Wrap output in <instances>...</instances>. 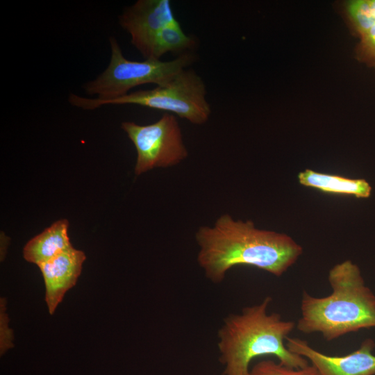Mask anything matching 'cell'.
I'll list each match as a JSON object with an SVG mask.
<instances>
[{"mask_svg": "<svg viewBox=\"0 0 375 375\" xmlns=\"http://www.w3.org/2000/svg\"><path fill=\"white\" fill-rule=\"evenodd\" d=\"M298 181L303 186L326 193L351 195L363 199L368 198L372 193V186L365 179L350 178L308 169L299 173Z\"/></svg>", "mask_w": 375, "mask_h": 375, "instance_id": "cell-11", "label": "cell"}, {"mask_svg": "<svg viewBox=\"0 0 375 375\" xmlns=\"http://www.w3.org/2000/svg\"><path fill=\"white\" fill-rule=\"evenodd\" d=\"M349 14L361 34L375 24V0H356L348 6Z\"/></svg>", "mask_w": 375, "mask_h": 375, "instance_id": "cell-14", "label": "cell"}, {"mask_svg": "<svg viewBox=\"0 0 375 375\" xmlns=\"http://www.w3.org/2000/svg\"><path fill=\"white\" fill-rule=\"evenodd\" d=\"M328 280L332 292L326 297L303 292L297 329L304 334L319 333L332 341L375 328V295L365 285L358 266L346 260L329 270Z\"/></svg>", "mask_w": 375, "mask_h": 375, "instance_id": "cell-3", "label": "cell"}, {"mask_svg": "<svg viewBox=\"0 0 375 375\" xmlns=\"http://www.w3.org/2000/svg\"><path fill=\"white\" fill-rule=\"evenodd\" d=\"M67 219L55 222L24 246V259L38 266L56 257L73 247L68 235Z\"/></svg>", "mask_w": 375, "mask_h": 375, "instance_id": "cell-10", "label": "cell"}, {"mask_svg": "<svg viewBox=\"0 0 375 375\" xmlns=\"http://www.w3.org/2000/svg\"><path fill=\"white\" fill-rule=\"evenodd\" d=\"M195 240L197 262L215 284L221 283L227 272L239 265L281 276L303 252L301 246L287 234L257 228L252 221L235 219L227 213L211 226H200Z\"/></svg>", "mask_w": 375, "mask_h": 375, "instance_id": "cell-1", "label": "cell"}, {"mask_svg": "<svg viewBox=\"0 0 375 375\" xmlns=\"http://www.w3.org/2000/svg\"><path fill=\"white\" fill-rule=\"evenodd\" d=\"M272 301L267 296L260 303L224 319L217 331V343L223 375H249L251 362L264 356H273L292 368L309 365L306 358L287 348L286 338L296 328V323L283 319L277 312L269 313Z\"/></svg>", "mask_w": 375, "mask_h": 375, "instance_id": "cell-2", "label": "cell"}, {"mask_svg": "<svg viewBox=\"0 0 375 375\" xmlns=\"http://www.w3.org/2000/svg\"><path fill=\"white\" fill-rule=\"evenodd\" d=\"M249 375H320L311 364L302 368H292L272 360H263L250 368Z\"/></svg>", "mask_w": 375, "mask_h": 375, "instance_id": "cell-13", "label": "cell"}, {"mask_svg": "<svg viewBox=\"0 0 375 375\" xmlns=\"http://www.w3.org/2000/svg\"><path fill=\"white\" fill-rule=\"evenodd\" d=\"M176 20L169 0H138L119 16V25L143 57L158 32Z\"/></svg>", "mask_w": 375, "mask_h": 375, "instance_id": "cell-8", "label": "cell"}, {"mask_svg": "<svg viewBox=\"0 0 375 375\" xmlns=\"http://www.w3.org/2000/svg\"><path fill=\"white\" fill-rule=\"evenodd\" d=\"M289 351L306 358L320 375H375V342L364 340L358 349L344 356H329L321 353L298 338L288 337Z\"/></svg>", "mask_w": 375, "mask_h": 375, "instance_id": "cell-7", "label": "cell"}, {"mask_svg": "<svg viewBox=\"0 0 375 375\" xmlns=\"http://www.w3.org/2000/svg\"><path fill=\"white\" fill-rule=\"evenodd\" d=\"M202 78L194 69H185L167 85L151 90H140L103 101L71 93L68 100L71 105L85 110L105 105H139L177 115L195 125H202L211 114Z\"/></svg>", "mask_w": 375, "mask_h": 375, "instance_id": "cell-4", "label": "cell"}, {"mask_svg": "<svg viewBox=\"0 0 375 375\" xmlns=\"http://www.w3.org/2000/svg\"><path fill=\"white\" fill-rule=\"evenodd\" d=\"M121 127L136 149L137 176L153 168L176 165L188 156L181 128L173 114L165 112L158 121L148 125L124 122Z\"/></svg>", "mask_w": 375, "mask_h": 375, "instance_id": "cell-6", "label": "cell"}, {"mask_svg": "<svg viewBox=\"0 0 375 375\" xmlns=\"http://www.w3.org/2000/svg\"><path fill=\"white\" fill-rule=\"evenodd\" d=\"M111 57L107 68L95 79L87 82L83 88L89 95H97L98 101L114 99L128 94L132 88L147 83L162 86L197 60L194 52L162 61L147 58L143 61L129 60L113 36L110 37Z\"/></svg>", "mask_w": 375, "mask_h": 375, "instance_id": "cell-5", "label": "cell"}, {"mask_svg": "<svg viewBox=\"0 0 375 375\" xmlns=\"http://www.w3.org/2000/svg\"><path fill=\"white\" fill-rule=\"evenodd\" d=\"M4 299H1V353L13 346L12 332L8 326V317L5 311Z\"/></svg>", "mask_w": 375, "mask_h": 375, "instance_id": "cell-15", "label": "cell"}, {"mask_svg": "<svg viewBox=\"0 0 375 375\" xmlns=\"http://www.w3.org/2000/svg\"><path fill=\"white\" fill-rule=\"evenodd\" d=\"M83 251L72 247L38 265L45 285V301L53 315L65 293L74 287L85 260Z\"/></svg>", "mask_w": 375, "mask_h": 375, "instance_id": "cell-9", "label": "cell"}, {"mask_svg": "<svg viewBox=\"0 0 375 375\" xmlns=\"http://www.w3.org/2000/svg\"><path fill=\"white\" fill-rule=\"evenodd\" d=\"M197 45V40L187 35L176 20L158 32L149 45L144 58L160 59L167 53L180 56L194 52Z\"/></svg>", "mask_w": 375, "mask_h": 375, "instance_id": "cell-12", "label": "cell"}, {"mask_svg": "<svg viewBox=\"0 0 375 375\" xmlns=\"http://www.w3.org/2000/svg\"><path fill=\"white\" fill-rule=\"evenodd\" d=\"M366 46L375 53V24L362 34Z\"/></svg>", "mask_w": 375, "mask_h": 375, "instance_id": "cell-16", "label": "cell"}]
</instances>
